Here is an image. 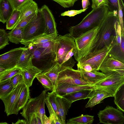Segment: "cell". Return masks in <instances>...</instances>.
Returning a JSON list of instances; mask_svg holds the SVG:
<instances>
[{
  "label": "cell",
  "instance_id": "obj_16",
  "mask_svg": "<svg viewBox=\"0 0 124 124\" xmlns=\"http://www.w3.org/2000/svg\"><path fill=\"white\" fill-rule=\"evenodd\" d=\"M39 9L44 19L46 26L45 33L47 34L57 33L54 16L48 7L44 5Z\"/></svg>",
  "mask_w": 124,
  "mask_h": 124
},
{
  "label": "cell",
  "instance_id": "obj_4",
  "mask_svg": "<svg viewBox=\"0 0 124 124\" xmlns=\"http://www.w3.org/2000/svg\"><path fill=\"white\" fill-rule=\"evenodd\" d=\"M105 74L104 79L91 85L94 89L104 90L114 97L117 90L124 84V74L114 71Z\"/></svg>",
  "mask_w": 124,
  "mask_h": 124
},
{
  "label": "cell",
  "instance_id": "obj_53",
  "mask_svg": "<svg viewBox=\"0 0 124 124\" xmlns=\"http://www.w3.org/2000/svg\"><path fill=\"white\" fill-rule=\"evenodd\" d=\"M8 70L0 66V76Z\"/></svg>",
  "mask_w": 124,
  "mask_h": 124
},
{
  "label": "cell",
  "instance_id": "obj_38",
  "mask_svg": "<svg viewBox=\"0 0 124 124\" xmlns=\"http://www.w3.org/2000/svg\"><path fill=\"white\" fill-rule=\"evenodd\" d=\"M55 39L42 43L35 44L31 46H35L38 47L44 48L52 52L55 53Z\"/></svg>",
  "mask_w": 124,
  "mask_h": 124
},
{
  "label": "cell",
  "instance_id": "obj_5",
  "mask_svg": "<svg viewBox=\"0 0 124 124\" xmlns=\"http://www.w3.org/2000/svg\"><path fill=\"white\" fill-rule=\"evenodd\" d=\"M45 30L44 19L39 9L37 16L23 29V39L20 43L27 41L37 36L45 33Z\"/></svg>",
  "mask_w": 124,
  "mask_h": 124
},
{
  "label": "cell",
  "instance_id": "obj_18",
  "mask_svg": "<svg viewBox=\"0 0 124 124\" xmlns=\"http://www.w3.org/2000/svg\"><path fill=\"white\" fill-rule=\"evenodd\" d=\"M56 101L59 117L62 124H65L66 116L72 103L62 96L57 94Z\"/></svg>",
  "mask_w": 124,
  "mask_h": 124
},
{
  "label": "cell",
  "instance_id": "obj_27",
  "mask_svg": "<svg viewBox=\"0 0 124 124\" xmlns=\"http://www.w3.org/2000/svg\"><path fill=\"white\" fill-rule=\"evenodd\" d=\"M29 88L24 84L23 87L19 97L16 108V112L18 114V112L22 109L30 98Z\"/></svg>",
  "mask_w": 124,
  "mask_h": 124
},
{
  "label": "cell",
  "instance_id": "obj_30",
  "mask_svg": "<svg viewBox=\"0 0 124 124\" xmlns=\"http://www.w3.org/2000/svg\"><path fill=\"white\" fill-rule=\"evenodd\" d=\"M94 120V116L88 115H81L69 119L66 124H92Z\"/></svg>",
  "mask_w": 124,
  "mask_h": 124
},
{
  "label": "cell",
  "instance_id": "obj_40",
  "mask_svg": "<svg viewBox=\"0 0 124 124\" xmlns=\"http://www.w3.org/2000/svg\"><path fill=\"white\" fill-rule=\"evenodd\" d=\"M108 2V8L109 11L114 10L118 12V5H120L124 7L123 0H107Z\"/></svg>",
  "mask_w": 124,
  "mask_h": 124
},
{
  "label": "cell",
  "instance_id": "obj_25",
  "mask_svg": "<svg viewBox=\"0 0 124 124\" xmlns=\"http://www.w3.org/2000/svg\"><path fill=\"white\" fill-rule=\"evenodd\" d=\"M93 90L89 89L81 90L62 96L72 103L79 100L89 98L91 93Z\"/></svg>",
  "mask_w": 124,
  "mask_h": 124
},
{
  "label": "cell",
  "instance_id": "obj_23",
  "mask_svg": "<svg viewBox=\"0 0 124 124\" xmlns=\"http://www.w3.org/2000/svg\"><path fill=\"white\" fill-rule=\"evenodd\" d=\"M31 51L28 47H25L19 59L16 67L24 70L28 66L32 65Z\"/></svg>",
  "mask_w": 124,
  "mask_h": 124
},
{
  "label": "cell",
  "instance_id": "obj_19",
  "mask_svg": "<svg viewBox=\"0 0 124 124\" xmlns=\"http://www.w3.org/2000/svg\"><path fill=\"white\" fill-rule=\"evenodd\" d=\"M41 71L32 65H30L22 70V75L24 83L29 88L32 85L34 79Z\"/></svg>",
  "mask_w": 124,
  "mask_h": 124
},
{
  "label": "cell",
  "instance_id": "obj_15",
  "mask_svg": "<svg viewBox=\"0 0 124 124\" xmlns=\"http://www.w3.org/2000/svg\"><path fill=\"white\" fill-rule=\"evenodd\" d=\"M94 88L91 85H74L67 83H63L57 84L55 91L57 94L61 96L82 90L93 89Z\"/></svg>",
  "mask_w": 124,
  "mask_h": 124
},
{
  "label": "cell",
  "instance_id": "obj_34",
  "mask_svg": "<svg viewBox=\"0 0 124 124\" xmlns=\"http://www.w3.org/2000/svg\"><path fill=\"white\" fill-rule=\"evenodd\" d=\"M109 54L112 57L123 63L124 62V51L116 43L115 40L113 45Z\"/></svg>",
  "mask_w": 124,
  "mask_h": 124
},
{
  "label": "cell",
  "instance_id": "obj_39",
  "mask_svg": "<svg viewBox=\"0 0 124 124\" xmlns=\"http://www.w3.org/2000/svg\"><path fill=\"white\" fill-rule=\"evenodd\" d=\"M8 34L3 29H0V50L9 44Z\"/></svg>",
  "mask_w": 124,
  "mask_h": 124
},
{
  "label": "cell",
  "instance_id": "obj_42",
  "mask_svg": "<svg viewBox=\"0 0 124 124\" xmlns=\"http://www.w3.org/2000/svg\"><path fill=\"white\" fill-rule=\"evenodd\" d=\"M88 8L79 10H71L65 11L61 13L62 16H68L70 17L74 16H75L85 11Z\"/></svg>",
  "mask_w": 124,
  "mask_h": 124
},
{
  "label": "cell",
  "instance_id": "obj_45",
  "mask_svg": "<svg viewBox=\"0 0 124 124\" xmlns=\"http://www.w3.org/2000/svg\"><path fill=\"white\" fill-rule=\"evenodd\" d=\"M49 116L52 121L53 124H62L59 117L56 114L52 113L50 114Z\"/></svg>",
  "mask_w": 124,
  "mask_h": 124
},
{
  "label": "cell",
  "instance_id": "obj_2",
  "mask_svg": "<svg viewBox=\"0 0 124 124\" xmlns=\"http://www.w3.org/2000/svg\"><path fill=\"white\" fill-rule=\"evenodd\" d=\"M108 7L99 5L93 9L78 24L71 26L70 34L74 39L94 28L99 26L109 12Z\"/></svg>",
  "mask_w": 124,
  "mask_h": 124
},
{
  "label": "cell",
  "instance_id": "obj_48",
  "mask_svg": "<svg viewBox=\"0 0 124 124\" xmlns=\"http://www.w3.org/2000/svg\"><path fill=\"white\" fill-rule=\"evenodd\" d=\"M42 124H53L52 121L49 116L47 117L44 114L42 116Z\"/></svg>",
  "mask_w": 124,
  "mask_h": 124
},
{
  "label": "cell",
  "instance_id": "obj_41",
  "mask_svg": "<svg viewBox=\"0 0 124 124\" xmlns=\"http://www.w3.org/2000/svg\"><path fill=\"white\" fill-rule=\"evenodd\" d=\"M57 2L63 7L69 8L72 7L78 0H52Z\"/></svg>",
  "mask_w": 124,
  "mask_h": 124
},
{
  "label": "cell",
  "instance_id": "obj_17",
  "mask_svg": "<svg viewBox=\"0 0 124 124\" xmlns=\"http://www.w3.org/2000/svg\"><path fill=\"white\" fill-rule=\"evenodd\" d=\"M109 97H113V96L104 90L93 89L91 93L89 100L85 107L86 108L93 107L100 103L104 99Z\"/></svg>",
  "mask_w": 124,
  "mask_h": 124
},
{
  "label": "cell",
  "instance_id": "obj_11",
  "mask_svg": "<svg viewBox=\"0 0 124 124\" xmlns=\"http://www.w3.org/2000/svg\"><path fill=\"white\" fill-rule=\"evenodd\" d=\"M24 82L19 84L7 96L1 100L5 106V112L7 116L17 115V105L19 96L24 85Z\"/></svg>",
  "mask_w": 124,
  "mask_h": 124
},
{
  "label": "cell",
  "instance_id": "obj_37",
  "mask_svg": "<svg viewBox=\"0 0 124 124\" xmlns=\"http://www.w3.org/2000/svg\"><path fill=\"white\" fill-rule=\"evenodd\" d=\"M38 11L20 20L15 28L23 29L28 23L37 16Z\"/></svg>",
  "mask_w": 124,
  "mask_h": 124
},
{
  "label": "cell",
  "instance_id": "obj_52",
  "mask_svg": "<svg viewBox=\"0 0 124 124\" xmlns=\"http://www.w3.org/2000/svg\"><path fill=\"white\" fill-rule=\"evenodd\" d=\"M15 124H27V122L25 120L19 119L15 123H12Z\"/></svg>",
  "mask_w": 124,
  "mask_h": 124
},
{
  "label": "cell",
  "instance_id": "obj_46",
  "mask_svg": "<svg viewBox=\"0 0 124 124\" xmlns=\"http://www.w3.org/2000/svg\"><path fill=\"white\" fill-rule=\"evenodd\" d=\"M76 48H73L68 52L65 57L61 64L68 61L74 55Z\"/></svg>",
  "mask_w": 124,
  "mask_h": 124
},
{
  "label": "cell",
  "instance_id": "obj_28",
  "mask_svg": "<svg viewBox=\"0 0 124 124\" xmlns=\"http://www.w3.org/2000/svg\"><path fill=\"white\" fill-rule=\"evenodd\" d=\"M62 70L61 66L57 63L49 70L43 73L51 80L55 89L59 73Z\"/></svg>",
  "mask_w": 124,
  "mask_h": 124
},
{
  "label": "cell",
  "instance_id": "obj_29",
  "mask_svg": "<svg viewBox=\"0 0 124 124\" xmlns=\"http://www.w3.org/2000/svg\"><path fill=\"white\" fill-rule=\"evenodd\" d=\"M114 101L117 109L124 112V84L122 85L115 93Z\"/></svg>",
  "mask_w": 124,
  "mask_h": 124
},
{
  "label": "cell",
  "instance_id": "obj_12",
  "mask_svg": "<svg viewBox=\"0 0 124 124\" xmlns=\"http://www.w3.org/2000/svg\"><path fill=\"white\" fill-rule=\"evenodd\" d=\"M24 48H15L0 55V66L7 69L16 67Z\"/></svg>",
  "mask_w": 124,
  "mask_h": 124
},
{
  "label": "cell",
  "instance_id": "obj_43",
  "mask_svg": "<svg viewBox=\"0 0 124 124\" xmlns=\"http://www.w3.org/2000/svg\"><path fill=\"white\" fill-rule=\"evenodd\" d=\"M10 79L14 88L19 84L24 82L23 76L21 73L16 74Z\"/></svg>",
  "mask_w": 124,
  "mask_h": 124
},
{
  "label": "cell",
  "instance_id": "obj_10",
  "mask_svg": "<svg viewBox=\"0 0 124 124\" xmlns=\"http://www.w3.org/2000/svg\"><path fill=\"white\" fill-rule=\"evenodd\" d=\"M63 83L77 85L92 84L83 80L80 71L78 70H74L73 68H66L59 73L56 86L57 84Z\"/></svg>",
  "mask_w": 124,
  "mask_h": 124
},
{
  "label": "cell",
  "instance_id": "obj_9",
  "mask_svg": "<svg viewBox=\"0 0 124 124\" xmlns=\"http://www.w3.org/2000/svg\"><path fill=\"white\" fill-rule=\"evenodd\" d=\"M100 123L107 124H123L124 115L122 111L113 107L108 106L98 114Z\"/></svg>",
  "mask_w": 124,
  "mask_h": 124
},
{
  "label": "cell",
  "instance_id": "obj_14",
  "mask_svg": "<svg viewBox=\"0 0 124 124\" xmlns=\"http://www.w3.org/2000/svg\"><path fill=\"white\" fill-rule=\"evenodd\" d=\"M98 29V26L95 27L74 39L76 45L75 52L83 49L96 36Z\"/></svg>",
  "mask_w": 124,
  "mask_h": 124
},
{
  "label": "cell",
  "instance_id": "obj_3",
  "mask_svg": "<svg viewBox=\"0 0 124 124\" xmlns=\"http://www.w3.org/2000/svg\"><path fill=\"white\" fill-rule=\"evenodd\" d=\"M27 47L31 51L32 65L40 70L41 73L48 70L57 63L55 53L35 46Z\"/></svg>",
  "mask_w": 124,
  "mask_h": 124
},
{
  "label": "cell",
  "instance_id": "obj_32",
  "mask_svg": "<svg viewBox=\"0 0 124 124\" xmlns=\"http://www.w3.org/2000/svg\"><path fill=\"white\" fill-rule=\"evenodd\" d=\"M10 79L0 82V99L8 95L14 89Z\"/></svg>",
  "mask_w": 124,
  "mask_h": 124
},
{
  "label": "cell",
  "instance_id": "obj_1",
  "mask_svg": "<svg viewBox=\"0 0 124 124\" xmlns=\"http://www.w3.org/2000/svg\"><path fill=\"white\" fill-rule=\"evenodd\" d=\"M117 13L116 10L109 11L98 26V31L93 40V48L90 52L109 48L112 45L115 40L116 27L119 22Z\"/></svg>",
  "mask_w": 124,
  "mask_h": 124
},
{
  "label": "cell",
  "instance_id": "obj_54",
  "mask_svg": "<svg viewBox=\"0 0 124 124\" xmlns=\"http://www.w3.org/2000/svg\"><path fill=\"white\" fill-rule=\"evenodd\" d=\"M0 22L3 23L2 20V19L1 17V16L0 15Z\"/></svg>",
  "mask_w": 124,
  "mask_h": 124
},
{
  "label": "cell",
  "instance_id": "obj_26",
  "mask_svg": "<svg viewBox=\"0 0 124 124\" xmlns=\"http://www.w3.org/2000/svg\"><path fill=\"white\" fill-rule=\"evenodd\" d=\"M57 95L55 91H52L51 93L48 92L45 99V103L50 114L52 113L55 114L59 116L56 101Z\"/></svg>",
  "mask_w": 124,
  "mask_h": 124
},
{
  "label": "cell",
  "instance_id": "obj_13",
  "mask_svg": "<svg viewBox=\"0 0 124 124\" xmlns=\"http://www.w3.org/2000/svg\"><path fill=\"white\" fill-rule=\"evenodd\" d=\"M99 70L105 74L114 71L124 74V64L108 54L101 65Z\"/></svg>",
  "mask_w": 124,
  "mask_h": 124
},
{
  "label": "cell",
  "instance_id": "obj_31",
  "mask_svg": "<svg viewBox=\"0 0 124 124\" xmlns=\"http://www.w3.org/2000/svg\"><path fill=\"white\" fill-rule=\"evenodd\" d=\"M23 29L14 28L7 33L9 41L16 44L20 43L23 40Z\"/></svg>",
  "mask_w": 124,
  "mask_h": 124
},
{
  "label": "cell",
  "instance_id": "obj_20",
  "mask_svg": "<svg viewBox=\"0 0 124 124\" xmlns=\"http://www.w3.org/2000/svg\"><path fill=\"white\" fill-rule=\"evenodd\" d=\"M81 73L82 79L88 83L93 84L104 79L106 77L105 74L93 70L91 72L84 71L82 68H78Z\"/></svg>",
  "mask_w": 124,
  "mask_h": 124
},
{
  "label": "cell",
  "instance_id": "obj_24",
  "mask_svg": "<svg viewBox=\"0 0 124 124\" xmlns=\"http://www.w3.org/2000/svg\"><path fill=\"white\" fill-rule=\"evenodd\" d=\"M14 10L9 0H0V14L3 23H6Z\"/></svg>",
  "mask_w": 124,
  "mask_h": 124
},
{
  "label": "cell",
  "instance_id": "obj_35",
  "mask_svg": "<svg viewBox=\"0 0 124 124\" xmlns=\"http://www.w3.org/2000/svg\"><path fill=\"white\" fill-rule=\"evenodd\" d=\"M20 12L18 10H14L6 22L7 30H11L16 26L19 21Z\"/></svg>",
  "mask_w": 124,
  "mask_h": 124
},
{
  "label": "cell",
  "instance_id": "obj_51",
  "mask_svg": "<svg viewBox=\"0 0 124 124\" xmlns=\"http://www.w3.org/2000/svg\"><path fill=\"white\" fill-rule=\"evenodd\" d=\"M82 2L83 9L88 8V6L90 4L89 0H82Z\"/></svg>",
  "mask_w": 124,
  "mask_h": 124
},
{
  "label": "cell",
  "instance_id": "obj_44",
  "mask_svg": "<svg viewBox=\"0 0 124 124\" xmlns=\"http://www.w3.org/2000/svg\"><path fill=\"white\" fill-rule=\"evenodd\" d=\"M30 0H9L14 10L18 9L23 4Z\"/></svg>",
  "mask_w": 124,
  "mask_h": 124
},
{
  "label": "cell",
  "instance_id": "obj_47",
  "mask_svg": "<svg viewBox=\"0 0 124 124\" xmlns=\"http://www.w3.org/2000/svg\"><path fill=\"white\" fill-rule=\"evenodd\" d=\"M27 124H37V118L36 114L32 113L29 116L27 122Z\"/></svg>",
  "mask_w": 124,
  "mask_h": 124
},
{
  "label": "cell",
  "instance_id": "obj_49",
  "mask_svg": "<svg viewBox=\"0 0 124 124\" xmlns=\"http://www.w3.org/2000/svg\"><path fill=\"white\" fill-rule=\"evenodd\" d=\"M108 2L107 0H96V7L102 5H105L108 6Z\"/></svg>",
  "mask_w": 124,
  "mask_h": 124
},
{
  "label": "cell",
  "instance_id": "obj_22",
  "mask_svg": "<svg viewBox=\"0 0 124 124\" xmlns=\"http://www.w3.org/2000/svg\"><path fill=\"white\" fill-rule=\"evenodd\" d=\"M57 36V33H56L50 34L44 33L21 44L24 45L25 47H27L55 39Z\"/></svg>",
  "mask_w": 124,
  "mask_h": 124
},
{
  "label": "cell",
  "instance_id": "obj_6",
  "mask_svg": "<svg viewBox=\"0 0 124 124\" xmlns=\"http://www.w3.org/2000/svg\"><path fill=\"white\" fill-rule=\"evenodd\" d=\"M73 48H76V44L74 39L70 33L58 36L55 43L56 62L61 65L67 54Z\"/></svg>",
  "mask_w": 124,
  "mask_h": 124
},
{
  "label": "cell",
  "instance_id": "obj_50",
  "mask_svg": "<svg viewBox=\"0 0 124 124\" xmlns=\"http://www.w3.org/2000/svg\"><path fill=\"white\" fill-rule=\"evenodd\" d=\"M82 68L84 71L87 72H91L93 70H95L93 69L90 65L88 64H85L82 67L78 68Z\"/></svg>",
  "mask_w": 124,
  "mask_h": 124
},
{
  "label": "cell",
  "instance_id": "obj_7",
  "mask_svg": "<svg viewBox=\"0 0 124 124\" xmlns=\"http://www.w3.org/2000/svg\"><path fill=\"white\" fill-rule=\"evenodd\" d=\"M46 96V92L44 90L39 96L34 98H30L29 99L22 108V111L21 113L27 122L30 116L33 113L39 114L42 117L45 114V105Z\"/></svg>",
  "mask_w": 124,
  "mask_h": 124
},
{
  "label": "cell",
  "instance_id": "obj_8",
  "mask_svg": "<svg viewBox=\"0 0 124 124\" xmlns=\"http://www.w3.org/2000/svg\"><path fill=\"white\" fill-rule=\"evenodd\" d=\"M114 43L109 48H104L93 52H90L81 59L77 64L78 68L87 64L90 65L93 69L98 71L101 65L112 48Z\"/></svg>",
  "mask_w": 124,
  "mask_h": 124
},
{
  "label": "cell",
  "instance_id": "obj_33",
  "mask_svg": "<svg viewBox=\"0 0 124 124\" xmlns=\"http://www.w3.org/2000/svg\"><path fill=\"white\" fill-rule=\"evenodd\" d=\"M36 78L41 84L46 92L55 91V88L50 79L45 74L41 72L38 74Z\"/></svg>",
  "mask_w": 124,
  "mask_h": 124
},
{
  "label": "cell",
  "instance_id": "obj_21",
  "mask_svg": "<svg viewBox=\"0 0 124 124\" xmlns=\"http://www.w3.org/2000/svg\"><path fill=\"white\" fill-rule=\"evenodd\" d=\"M37 3L33 0H30L21 6L17 10L20 12L19 21L22 19L37 12Z\"/></svg>",
  "mask_w": 124,
  "mask_h": 124
},
{
  "label": "cell",
  "instance_id": "obj_36",
  "mask_svg": "<svg viewBox=\"0 0 124 124\" xmlns=\"http://www.w3.org/2000/svg\"><path fill=\"white\" fill-rule=\"evenodd\" d=\"M22 70L16 67L9 69L0 76V82L10 79L15 75L21 73Z\"/></svg>",
  "mask_w": 124,
  "mask_h": 124
}]
</instances>
